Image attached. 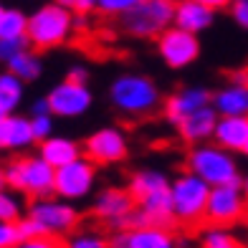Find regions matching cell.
<instances>
[{
  "label": "cell",
  "instance_id": "cell-45",
  "mask_svg": "<svg viewBox=\"0 0 248 248\" xmlns=\"http://www.w3.org/2000/svg\"><path fill=\"white\" fill-rule=\"evenodd\" d=\"M246 155H248V147H246Z\"/></svg>",
  "mask_w": 248,
  "mask_h": 248
},
{
  "label": "cell",
  "instance_id": "cell-1",
  "mask_svg": "<svg viewBox=\"0 0 248 248\" xmlns=\"http://www.w3.org/2000/svg\"><path fill=\"white\" fill-rule=\"evenodd\" d=\"M172 180L160 170H137L129 177V193L137 202V210L132 213V225H165L172 228V195H170Z\"/></svg>",
  "mask_w": 248,
  "mask_h": 248
},
{
  "label": "cell",
  "instance_id": "cell-2",
  "mask_svg": "<svg viewBox=\"0 0 248 248\" xmlns=\"http://www.w3.org/2000/svg\"><path fill=\"white\" fill-rule=\"evenodd\" d=\"M109 101L119 114L140 119L155 114L162 104L157 84L144 74H119L109 86Z\"/></svg>",
  "mask_w": 248,
  "mask_h": 248
},
{
  "label": "cell",
  "instance_id": "cell-30",
  "mask_svg": "<svg viewBox=\"0 0 248 248\" xmlns=\"http://www.w3.org/2000/svg\"><path fill=\"white\" fill-rule=\"evenodd\" d=\"M140 0H99L96 10L101 16H109V18H119L124 16L127 10H132L134 5H137Z\"/></svg>",
  "mask_w": 248,
  "mask_h": 248
},
{
  "label": "cell",
  "instance_id": "cell-29",
  "mask_svg": "<svg viewBox=\"0 0 248 248\" xmlns=\"http://www.w3.org/2000/svg\"><path fill=\"white\" fill-rule=\"evenodd\" d=\"M26 48H33L31 41H28V36H20V38H0V63L8 66V61H13L16 56L23 53Z\"/></svg>",
  "mask_w": 248,
  "mask_h": 248
},
{
  "label": "cell",
  "instance_id": "cell-10",
  "mask_svg": "<svg viewBox=\"0 0 248 248\" xmlns=\"http://www.w3.org/2000/svg\"><path fill=\"white\" fill-rule=\"evenodd\" d=\"M96 185V165L89 160L86 155L76 157L74 162L56 167V187L53 195H59L63 200H84L94 193Z\"/></svg>",
  "mask_w": 248,
  "mask_h": 248
},
{
  "label": "cell",
  "instance_id": "cell-35",
  "mask_svg": "<svg viewBox=\"0 0 248 248\" xmlns=\"http://www.w3.org/2000/svg\"><path fill=\"white\" fill-rule=\"evenodd\" d=\"M66 78L69 81H76V84H86L89 81V71H86V66H71L69 69V74H66Z\"/></svg>",
  "mask_w": 248,
  "mask_h": 248
},
{
  "label": "cell",
  "instance_id": "cell-21",
  "mask_svg": "<svg viewBox=\"0 0 248 248\" xmlns=\"http://www.w3.org/2000/svg\"><path fill=\"white\" fill-rule=\"evenodd\" d=\"M38 155L48 165L63 167V165L74 162L76 157H81L84 155V147H78V144L74 140H69V137H56V134H51L48 140L38 142Z\"/></svg>",
  "mask_w": 248,
  "mask_h": 248
},
{
  "label": "cell",
  "instance_id": "cell-5",
  "mask_svg": "<svg viewBox=\"0 0 248 248\" xmlns=\"http://www.w3.org/2000/svg\"><path fill=\"white\" fill-rule=\"evenodd\" d=\"M74 33V13L61 3L41 5L36 13L28 16V41L33 48L48 51L69 41Z\"/></svg>",
  "mask_w": 248,
  "mask_h": 248
},
{
  "label": "cell",
  "instance_id": "cell-16",
  "mask_svg": "<svg viewBox=\"0 0 248 248\" xmlns=\"http://www.w3.org/2000/svg\"><path fill=\"white\" fill-rule=\"evenodd\" d=\"M210 104H213L210 89H205V86H183V89L172 92L162 101V114H165L167 122L177 127L187 114H193V111H198L202 107H210Z\"/></svg>",
  "mask_w": 248,
  "mask_h": 248
},
{
  "label": "cell",
  "instance_id": "cell-17",
  "mask_svg": "<svg viewBox=\"0 0 248 248\" xmlns=\"http://www.w3.org/2000/svg\"><path fill=\"white\" fill-rule=\"evenodd\" d=\"M218 111L216 107H202L198 111H193V114H187L183 122L177 124V134L180 140L187 142V144H202L213 140V132H216V124H218Z\"/></svg>",
  "mask_w": 248,
  "mask_h": 248
},
{
  "label": "cell",
  "instance_id": "cell-12",
  "mask_svg": "<svg viewBox=\"0 0 248 248\" xmlns=\"http://www.w3.org/2000/svg\"><path fill=\"white\" fill-rule=\"evenodd\" d=\"M134 210H137V202H134L129 187H104L94 198V205H92L94 218L99 223L109 225L111 231L129 228Z\"/></svg>",
  "mask_w": 248,
  "mask_h": 248
},
{
  "label": "cell",
  "instance_id": "cell-34",
  "mask_svg": "<svg viewBox=\"0 0 248 248\" xmlns=\"http://www.w3.org/2000/svg\"><path fill=\"white\" fill-rule=\"evenodd\" d=\"M231 16H233V20H235L241 28L248 31V0H233Z\"/></svg>",
  "mask_w": 248,
  "mask_h": 248
},
{
  "label": "cell",
  "instance_id": "cell-11",
  "mask_svg": "<svg viewBox=\"0 0 248 248\" xmlns=\"http://www.w3.org/2000/svg\"><path fill=\"white\" fill-rule=\"evenodd\" d=\"M248 213V195L241 185H218L210 190L205 223L208 225H235Z\"/></svg>",
  "mask_w": 248,
  "mask_h": 248
},
{
  "label": "cell",
  "instance_id": "cell-19",
  "mask_svg": "<svg viewBox=\"0 0 248 248\" xmlns=\"http://www.w3.org/2000/svg\"><path fill=\"white\" fill-rule=\"evenodd\" d=\"M216 10L198 3V0H175V26L190 33H200L213 26Z\"/></svg>",
  "mask_w": 248,
  "mask_h": 248
},
{
  "label": "cell",
  "instance_id": "cell-33",
  "mask_svg": "<svg viewBox=\"0 0 248 248\" xmlns=\"http://www.w3.org/2000/svg\"><path fill=\"white\" fill-rule=\"evenodd\" d=\"M31 127L33 134H36V142H43L53 134V114H38V117H31Z\"/></svg>",
  "mask_w": 248,
  "mask_h": 248
},
{
  "label": "cell",
  "instance_id": "cell-18",
  "mask_svg": "<svg viewBox=\"0 0 248 248\" xmlns=\"http://www.w3.org/2000/svg\"><path fill=\"white\" fill-rule=\"evenodd\" d=\"M213 142L228 152H246L248 147V114L246 117H218Z\"/></svg>",
  "mask_w": 248,
  "mask_h": 248
},
{
  "label": "cell",
  "instance_id": "cell-22",
  "mask_svg": "<svg viewBox=\"0 0 248 248\" xmlns=\"http://www.w3.org/2000/svg\"><path fill=\"white\" fill-rule=\"evenodd\" d=\"M31 144H36V134H33L31 119L28 117H18V114H8L5 119V150H28Z\"/></svg>",
  "mask_w": 248,
  "mask_h": 248
},
{
  "label": "cell",
  "instance_id": "cell-41",
  "mask_svg": "<svg viewBox=\"0 0 248 248\" xmlns=\"http://www.w3.org/2000/svg\"><path fill=\"white\" fill-rule=\"evenodd\" d=\"M56 3H61V5H66V8H71V10H74V5H76V0H56Z\"/></svg>",
  "mask_w": 248,
  "mask_h": 248
},
{
  "label": "cell",
  "instance_id": "cell-43",
  "mask_svg": "<svg viewBox=\"0 0 248 248\" xmlns=\"http://www.w3.org/2000/svg\"><path fill=\"white\" fill-rule=\"evenodd\" d=\"M241 187L246 190V195H248V175H243V180H241Z\"/></svg>",
  "mask_w": 248,
  "mask_h": 248
},
{
  "label": "cell",
  "instance_id": "cell-23",
  "mask_svg": "<svg viewBox=\"0 0 248 248\" xmlns=\"http://www.w3.org/2000/svg\"><path fill=\"white\" fill-rule=\"evenodd\" d=\"M23 89H26V81L18 78L13 71L0 74V109H3L5 114H13L20 107V101H23Z\"/></svg>",
  "mask_w": 248,
  "mask_h": 248
},
{
  "label": "cell",
  "instance_id": "cell-26",
  "mask_svg": "<svg viewBox=\"0 0 248 248\" xmlns=\"http://www.w3.org/2000/svg\"><path fill=\"white\" fill-rule=\"evenodd\" d=\"M66 248H111L109 246V235H104L96 228H76L63 238Z\"/></svg>",
  "mask_w": 248,
  "mask_h": 248
},
{
  "label": "cell",
  "instance_id": "cell-38",
  "mask_svg": "<svg viewBox=\"0 0 248 248\" xmlns=\"http://www.w3.org/2000/svg\"><path fill=\"white\" fill-rule=\"evenodd\" d=\"M96 5H99V0H76V5H74V10L76 13H92V10H96Z\"/></svg>",
  "mask_w": 248,
  "mask_h": 248
},
{
  "label": "cell",
  "instance_id": "cell-39",
  "mask_svg": "<svg viewBox=\"0 0 248 248\" xmlns=\"http://www.w3.org/2000/svg\"><path fill=\"white\" fill-rule=\"evenodd\" d=\"M198 3L208 5V8H213V10H223V8L233 5V0H198Z\"/></svg>",
  "mask_w": 248,
  "mask_h": 248
},
{
  "label": "cell",
  "instance_id": "cell-6",
  "mask_svg": "<svg viewBox=\"0 0 248 248\" xmlns=\"http://www.w3.org/2000/svg\"><path fill=\"white\" fill-rule=\"evenodd\" d=\"M210 185L195 172H180L170 183V195H172V216L180 225H198L205 220V208L210 198Z\"/></svg>",
  "mask_w": 248,
  "mask_h": 248
},
{
  "label": "cell",
  "instance_id": "cell-42",
  "mask_svg": "<svg viewBox=\"0 0 248 248\" xmlns=\"http://www.w3.org/2000/svg\"><path fill=\"white\" fill-rule=\"evenodd\" d=\"M8 183H5V170H3V167H0V187H5Z\"/></svg>",
  "mask_w": 248,
  "mask_h": 248
},
{
  "label": "cell",
  "instance_id": "cell-25",
  "mask_svg": "<svg viewBox=\"0 0 248 248\" xmlns=\"http://www.w3.org/2000/svg\"><path fill=\"white\" fill-rule=\"evenodd\" d=\"M8 71H13L18 78H23L28 84V81H36L43 74V61L33 48H26L23 53H18L13 61H8Z\"/></svg>",
  "mask_w": 248,
  "mask_h": 248
},
{
  "label": "cell",
  "instance_id": "cell-37",
  "mask_svg": "<svg viewBox=\"0 0 248 248\" xmlns=\"http://www.w3.org/2000/svg\"><path fill=\"white\" fill-rule=\"evenodd\" d=\"M228 81L248 86V66H241V69H233V71H228Z\"/></svg>",
  "mask_w": 248,
  "mask_h": 248
},
{
  "label": "cell",
  "instance_id": "cell-36",
  "mask_svg": "<svg viewBox=\"0 0 248 248\" xmlns=\"http://www.w3.org/2000/svg\"><path fill=\"white\" fill-rule=\"evenodd\" d=\"M38 114H53V111H51V104H48V96L36 99V101L31 104V117H38Z\"/></svg>",
  "mask_w": 248,
  "mask_h": 248
},
{
  "label": "cell",
  "instance_id": "cell-13",
  "mask_svg": "<svg viewBox=\"0 0 248 248\" xmlns=\"http://www.w3.org/2000/svg\"><path fill=\"white\" fill-rule=\"evenodd\" d=\"M84 155L94 165H117L129 155L127 134L119 127H101L84 140Z\"/></svg>",
  "mask_w": 248,
  "mask_h": 248
},
{
  "label": "cell",
  "instance_id": "cell-31",
  "mask_svg": "<svg viewBox=\"0 0 248 248\" xmlns=\"http://www.w3.org/2000/svg\"><path fill=\"white\" fill-rule=\"evenodd\" d=\"M23 235H20L18 220H0V248H16Z\"/></svg>",
  "mask_w": 248,
  "mask_h": 248
},
{
  "label": "cell",
  "instance_id": "cell-14",
  "mask_svg": "<svg viewBox=\"0 0 248 248\" xmlns=\"http://www.w3.org/2000/svg\"><path fill=\"white\" fill-rule=\"evenodd\" d=\"M48 104L53 117H63V119H74L86 114L94 104V94L86 84H76V81H61L48 92Z\"/></svg>",
  "mask_w": 248,
  "mask_h": 248
},
{
  "label": "cell",
  "instance_id": "cell-15",
  "mask_svg": "<svg viewBox=\"0 0 248 248\" xmlns=\"http://www.w3.org/2000/svg\"><path fill=\"white\" fill-rule=\"evenodd\" d=\"M111 248H177V241L165 225H132L109 235Z\"/></svg>",
  "mask_w": 248,
  "mask_h": 248
},
{
  "label": "cell",
  "instance_id": "cell-44",
  "mask_svg": "<svg viewBox=\"0 0 248 248\" xmlns=\"http://www.w3.org/2000/svg\"><path fill=\"white\" fill-rule=\"evenodd\" d=\"M3 10H5V8H0V18H3Z\"/></svg>",
  "mask_w": 248,
  "mask_h": 248
},
{
  "label": "cell",
  "instance_id": "cell-3",
  "mask_svg": "<svg viewBox=\"0 0 248 248\" xmlns=\"http://www.w3.org/2000/svg\"><path fill=\"white\" fill-rule=\"evenodd\" d=\"M185 165L190 172H195L198 177H202L210 187L218 185H241V170L235 162L233 152L223 150L220 144H193L185 157Z\"/></svg>",
  "mask_w": 248,
  "mask_h": 248
},
{
  "label": "cell",
  "instance_id": "cell-7",
  "mask_svg": "<svg viewBox=\"0 0 248 248\" xmlns=\"http://www.w3.org/2000/svg\"><path fill=\"white\" fill-rule=\"evenodd\" d=\"M175 23V0H140L132 10L119 16V28L132 38H157Z\"/></svg>",
  "mask_w": 248,
  "mask_h": 248
},
{
  "label": "cell",
  "instance_id": "cell-28",
  "mask_svg": "<svg viewBox=\"0 0 248 248\" xmlns=\"http://www.w3.org/2000/svg\"><path fill=\"white\" fill-rule=\"evenodd\" d=\"M26 216V205L20 200V193L13 187H0V220H20Z\"/></svg>",
  "mask_w": 248,
  "mask_h": 248
},
{
  "label": "cell",
  "instance_id": "cell-8",
  "mask_svg": "<svg viewBox=\"0 0 248 248\" xmlns=\"http://www.w3.org/2000/svg\"><path fill=\"white\" fill-rule=\"evenodd\" d=\"M26 216L38 223L43 235H59V238H66L69 233H74L78 228V220H81L74 202L59 195L31 200V205L26 208Z\"/></svg>",
  "mask_w": 248,
  "mask_h": 248
},
{
  "label": "cell",
  "instance_id": "cell-32",
  "mask_svg": "<svg viewBox=\"0 0 248 248\" xmlns=\"http://www.w3.org/2000/svg\"><path fill=\"white\" fill-rule=\"evenodd\" d=\"M16 248H66V246L59 235H33V238H23Z\"/></svg>",
  "mask_w": 248,
  "mask_h": 248
},
{
  "label": "cell",
  "instance_id": "cell-20",
  "mask_svg": "<svg viewBox=\"0 0 248 248\" xmlns=\"http://www.w3.org/2000/svg\"><path fill=\"white\" fill-rule=\"evenodd\" d=\"M213 107L220 117H246L248 114V86L228 81L213 92Z\"/></svg>",
  "mask_w": 248,
  "mask_h": 248
},
{
  "label": "cell",
  "instance_id": "cell-4",
  "mask_svg": "<svg viewBox=\"0 0 248 248\" xmlns=\"http://www.w3.org/2000/svg\"><path fill=\"white\" fill-rule=\"evenodd\" d=\"M5 183L16 193L26 195L31 200L53 195L56 187V167L48 165L41 155H23L10 160L5 167Z\"/></svg>",
  "mask_w": 248,
  "mask_h": 248
},
{
  "label": "cell",
  "instance_id": "cell-9",
  "mask_svg": "<svg viewBox=\"0 0 248 248\" xmlns=\"http://www.w3.org/2000/svg\"><path fill=\"white\" fill-rule=\"evenodd\" d=\"M155 41H157V53H160V59L167 69H175V71L187 69V66H193L200 56L198 33H190V31L180 28L175 23L167 31H162Z\"/></svg>",
  "mask_w": 248,
  "mask_h": 248
},
{
  "label": "cell",
  "instance_id": "cell-27",
  "mask_svg": "<svg viewBox=\"0 0 248 248\" xmlns=\"http://www.w3.org/2000/svg\"><path fill=\"white\" fill-rule=\"evenodd\" d=\"M28 36V16L18 8H5L0 18V38H20Z\"/></svg>",
  "mask_w": 248,
  "mask_h": 248
},
{
  "label": "cell",
  "instance_id": "cell-24",
  "mask_svg": "<svg viewBox=\"0 0 248 248\" xmlns=\"http://www.w3.org/2000/svg\"><path fill=\"white\" fill-rule=\"evenodd\" d=\"M198 248H246L228 225H208L198 238Z\"/></svg>",
  "mask_w": 248,
  "mask_h": 248
},
{
  "label": "cell",
  "instance_id": "cell-40",
  "mask_svg": "<svg viewBox=\"0 0 248 248\" xmlns=\"http://www.w3.org/2000/svg\"><path fill=\"white\" fill-rule=\"evenodd\" d=\"M5 119H8V114L0 117V150H5Z\"/></svg>",
  "mask_w": 248,
  "mask_h": 248
}]
</instances>
